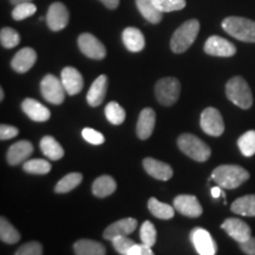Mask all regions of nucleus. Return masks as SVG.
<instances>
[{"instance_id": "obj_1", "label": "nucleus", "mask_w": 255, "mask_h": 255, "mask_svg": "<svg viewBox=\"0 0 255 255\" xmlns=\"http://www.w3.org/2000/svg\"><path fill=\"white\" fill-rule=\"evenodd\" d=\"M212 178L221 188L235 189L246 182L250 178V173L240 165L222 164L213 170Z\"/></svg>"}, {"instance_id": "obj_2", "label": "nucleus", "mask_w": 255, "mask_h": 255, "mask_svg": "<svg viewBox=\"0 0 255 255\" xmlns=\"http://www.w3.org/2000/svg\"><path fill=\"white\" fill-rule=\"evenodd\" d=\"M200 31V23L196 19L184 21L176 31L174 32L170 40L171 51L175 53H183L193 45Z\"/></svg>"}, {"instance_id": "obj_3", "label": "nucleus", "mask_w": 255, "mask_h": 255, "mask_svg": "<svg viewBox=\"0 0 255 255\" xmlns=\"http://www.w3.org/2000/svg\"><path fill=\"white\" fill-rule=\"evenodd\" d=\"M222 28L229 36L245 43H255V21L242 17L223 19Z\"/></svg>"}, {"instance_id": "obj_4", "label": "nucleus", "mask_w": 255, "mask_h": 255, "mask_svg": "<svg viewBox=\"0 0 255 255\" xmlns=\"http://www.w3.org/2000/svg\"><path fill=\"white\" fill-rule=\"evenodd\" d=\"M226 95L232 103L247 110L253 105V95L247 82L240 76L229 79L226 84Z\"/></svg>"}, {"instance_id": "obj_5", "label": "nucleus", "mask_w": 255, "mask_h": 255, "mask_svg": "<svg viewBox=\"0 0 255 255\" xmlns=\"http://www.w3.org/2000/svg\"><path fill=\"white\" fill-rule=\"evenodd\" d=\"M180 150L196 162H206L212 155V150L207 143L191 133H183L177 138Z\"/></svg>"}, {"instance_id": "obj_6", "label": "nucleus", "mask_w": 255, "mask_h": 255, "mask_svg": "<svg viewBox=\"0 0 255 255\" xmlns=\"http://www.w3.org/2000/svg\"><path fill=\"white\" fill-rule=\"evenodd\" d=\"M181 84L177 78L165 77L161 78L155 85L156 100L164 107H171L180 97Z\"/></svg>"}, {"instance_id": "obj_7", "label": "nucleus", "mask_w": 255, "mask_h": 255, "mask_svg": "<svg viewBox=\"0 0 255 255\" xmlns=\"http://www.w3.org/2000/svg\"><path fill=\"white\" fill-rule=\"evenodd\" d=\"M40 91L44 100L55 105H60L65 100V89L62 79L53 75H46L40 82Z\"/></svg>"}, {"instance_id": "obj_8", "label": "nucleus", "mask_w": 255, "mask_h": 255, "mask_svg": "<svg viewBox=\"0 0 255 255\" xmlns=\"http://www.w3.org/2000/svg\"><path fill=\"white\" fill-rule=\"evenodd\" d=\"M201 129L205 131L207 135L213 137L221 136L225 131V122L220 114V111L215 108L209 107L202 111L200 120Z\"/></svg>"}, {"instance_id": "obj_9", "label": "nucleus", "mask_w": 255, "mask_h": 255, "mask_svg": "<svg viewBox=\"0 0 255 255\" xmlns=\"http://www.w3.org/2000/svg\"><path fill=\"white\" fill-rule=\"evenodd\" d=\"M190 241L200 255H215L218 251L214 239L203 228H194L190 233Z\"/></svg>"}, {"instance_id": "obj_10", "label": "nucleus", "mask_w": 255, "mask_h": 255, "mask_svg": "<svg viewBox=\"0 0 255 255\" xmlns=\"http://www.w3.org/2000/svg\"><path fill=\"white\" fill-rule=\"evenodd\" d=\"M78 47L83 55L91 59L101 60L107 56L105 46L91 33H82L78 37Z\"/></svg>"}, {"instance_id": "obj_11", "label": "nucleus", "mask_w": 255, "mask_h": 255, "mask_svg": "<svg viewBox=\"0 0 255 255\" xmlns=\"http://www.w3.org/2000/svg\"><path fill=\"white\" fill-rule=\"evenodd\" d=\"M69 11L63 2L57 1L50 5L46 13V23L51 31H62L69 24Z\"/></svg>"}, {"instance_id": "obj_12", "label": "nucleus", "mask_w": 255, "mask_h": 255, "mask_svg": "<svg viewBox=\"0 0 255 255\" xmlns=\"http://www.w3.org/2000/svg\"><path fill=\"white\" fill-rule=\"evenodd\" d=\"M207 55L216 57H232L237 53V47L231 41L219 36H212L205 44Z\"/></svg>"}, {"instance_id": "obj_13", "label": "nucleus", "mask_w": 255, "mask_h": 255, "mask_svg": "<svg viewBox=\"0 0 255 255\" xmlns=\"http://www.w3.org/2000/svg\"><path fill=\"white\" fill-rule=\"evenodd\" d=\"M221 228L225 231L232 239L241 244L247 241L252 237V229L246 222L240 219L229 218L226 219L221 225Z\"/></svg>"}, {"instance_id": "obj_14", "label": "nucleus", "mask_w": 255, "mask_h": 255, "mask_svg": "<svg viewBox=\"0 0 255 255\" xmlns=\"http://www.w3.org/2000/svg\"><path fill=\"white\" fill-rule=\"evenodd\" d=\"M174 208L188 218H199L203 213L199 200L194 195H178L174 200Z\"/></svg>"}, {"instance_id": "obj_15", "label": "nucleus", "mask_w": 255, "mask_h": 255, "mask_svg": "<svg viewBox=\"0 0 255 255\" xmlns=\"http://www.w3.org/2000/svg\"><path fill=\"white\" fill-rule=\"evenodd\" d=\"M137 228V220L132 218H127L119 220V221L111 223L109 227L105 228L103 238L105 240H114L119 237H128Z\"/></svg>"}, {"instance_id": "obj_16", "label": "nucleus", "mask_w": 255, "mask_h": 255, "mask_svg": "<svg viewBox=\"0 0 255 255\" xmlns=\"http://www.w3.org/2000/svg\"><path fill=\"white\" fill-rule=\"evenodd\" d=\"M60 79L65 89L66 94L70 96H75L82 91L84 87V81H83V76L77 69L71 68V66H66L63 69Z\"/></svg>"}, {"instance_id": "obj_17", "label": "nucleus", "mask_w": 255, "mask_h": 255, "mask_svg": "<svg viewBox=\"0 0 255 255\" xmlns=\"http://www.w3.org/2000/svg\"><path fill=\"white\" fill-rule=\"evenodd\" d=\"M143 167H144L146 173L156 180L168 181L173 177V168L164 162L158 161V159L146 157L143 159Z\"/></svg>"}, {"instance_id": "obj_18", "label": "nucleus", "mask_w": 255, "mask_h": 255, "mask_svg": "<svg viewBox=\"0 0 255 255\" xmlns=\"http://www.w3.org/2000/svg\"><path fill=\"white\" fill-rule=\"evenodd\" d=\"M33 152V145L28 141H18L9 146L7 150V162L9 165L24 163Z\"/></svg>"}, {"instance_id": "obj_19", "label": "nucleus", "mask_w": 255, "mask_h": 255, "mask_svg": "<svg viewBox=\"0 0 255 255\" xmlns=\"http://www.w3.org/2000/svg\"><path fill=\"white\" fill-rule=\"evenodd\" d=\"M37 60V53L36 51L31 47H24L20 51L15 53L11 62V66L14 71L19 73H25L28 70L33 68L34 63Z\"/></svg>"}, {"instance_id": "obj_20", "label": "nucleus", "mask_w": 255, "mask_h": 255, "mask_svg": "<svg viewBox=\"0 0 255 255\" xmlns=\"http://www.w3.org/2000/svg\"><path fill=\"white\" fill-rule=\"evenodd\" d=\"M108 90V77L105 75H101L100 77L96 78L92 85L89 89L87 95V101L90 107L96 108L100 107L103 103L105 95Z\"/></svg>"}, {"instance_id": "obj_21", "label": "nucleus", "mask_w": 255, "mask_h": 255, "mask_svg": "<svg viewBox=\"0 0 255 255\" xmlns=\"http://www.w3.org/2000/svg\"><path fill=\"white\" fill-rule=\"evenodd\" d=\"M21 109L27 115L28 119L36 122H46L51 117L50 110L33 98H26L21 103Z\"/></svg>"}, {"instance_id": "obj_22", "label": "nucleus", "mask_w": 255, "mask_h": 255, "mask_svg": "<svg viewBox=\"0 0 255 255\" xmlns=\"http://www.w3.org/2000/svg\"><path fill=\"white\" fill-rule=\"evenodd\" d=\"M156 123V114L151 108H145L141 111L137 122V136L141 139H148L154 131Z\"/></svg>"}, {"instance_id": "obj_23", "label": "nucleus", "mask_w": 255, "mask_h": 255, "mask_svg": "<svg viewBox=\"0 0 255 255\" xmlns=\"http://www.w3.org/2000/svg\"><path fill=\"white\" fill-rule=\"evenodd\" d=\"M122 40L130 52H139L145 46L144 36L136 27H127L122 33Z\"/></svg>"}, {"instance_id": "obj_24", "label": "nucleus", "mask_w": 255, "mask_h": 255, "mask_svg": "<svg viewBox=\"0 0 255 255\" xmlns=\"http://www.w3.org/2000/svg\"><path fill=\"white\" fill-rule=\"evenodd\" d=\"M73 251L77 255H104L107 253V250L101 242L89 239H82L75 242Z\"/></svg>"}, {"instance_id": "obj_25", "label": "nucleus", "mask_w": 255, "mask_h": 255, "mask_svg": "<svg viewBox=\"0 0 255 255\" xmlns=\"http://www.w3.org/2000/svg\"><path fill=\"white\" fill-rule=\"evenodd\" d=\"M233 213L242 216H255V194L239 197L232 203Z\"/></svg>"}, {"instance_id": "obj_26", "label": "nucleus", "mask_w": 255, "mask_h": 255, "mask_svg": "<svg viewBox=\"0 0 255 255\" xmlns=\"http://www.w3.org/2000/svg\"><path fill=\"white\" fill-rule=\"evenodd\" d=\"M116 190V181L109 175L96 178L92 183V193L97 197H107Z\"/></svg>"}, {"instance_id": "obj_27", "label": "nucleus", "mask_w": 255, "mask_h": 255, "mask_svg": "<svg viewBox=\"0 0 255 255\" xmlns=\"http://www.w3.org/2000/svg\"><path fill=\"white\" fill-rule=\"evenodd\" d=\"M39 145L41 152L52 161H58L64 156L63 146L52 136H44Z\"/></svg>"}, {"instance_id": "obj_28", "label": "nucleus", "mask_w": 255, "mask_h": 255, "mask_svg": "<svg viewBox=\"0 0 255 255\" xmlns=\"http://www.w3.org/2000/svg\"><path fill=\"white\" fill-rule=\"evenodd\" d=\"M136 5L138 11L149 23L158 24L163 17V12L156 7L152 0H136Z\"/></svg>"}, {"instance_id": "obj_29", "label": "nucleus", "mask_w": 255, "mask_h": 255, "mask_svg": "<svg viewBox=\"0 0 255 255\" xmlns=\"http://www.w3.org/2000/svg\"><path fill=\"white\" fill-rule=\"evenodd\" d=\"M148 208L155 218L161 220H170L174 218L175 210L171 206L161 202L156 197H150L148 201Z\"/></svg>"}, {"instance_id": "obj_30", "label": "nucleus", "mask_w": 255, "mask_h": 255, "mask_svg": "<svg viewBox=\"0 0 255 255\" xmlns=\"http://www.w3.org/2000/svg\"><path fill=\"white\" fill-rule=\"evenodd\" d=\"M83 181V175L81 173H70L65 175L62 180L58 181L56 184L55 191L58 194H65L69 193L77 188Z\"/></svg>"}, {"instance_id": "obj_31", "label": "nucleus", "mask_w": 255, "mask_h": 255, "mask_svg": "<svg viewBox=\"0 0 255 255\" xmlns=\"http://www.w3.org/2000/svg\"><path fill=\"white\" fill-rule=\"evenodd\" d=\"M0 239L5 244H17L20 240V234L11 223L8 222L7 219L4 216L0 218Z\"/></svg>"}, {"instance_id": "obj_32", "label": "nucleus", "mask_w": 255, "mask_h": 255, "mask_svg": "<svg viewBox=\"0 0 255 255\" xmlns=\"http://www.w3.org/2000/svg\"><path fill=\"white\" fill-rule=\"evenodd\" d=\"M105 116L114 126H120L126 120V111L117 102H110L105 107Z\"/></svg>"}, {"instance_id": "obj_33", "label": "nucleus", "mask_w": 255, "mask_h": 255, "mask_svg": "<svg viewBox=\"0 0 255 255\" xmlns=\"http://www.w3.org/2000/svg\"><path fill=\"white\" fill-rule=\"evenodd\" d=\"M238 146L241 154L246 157H251L255 154V130L245 132L238 139Z\"/></svg>"}, {"instance_id": "obj_34", "label": "nucleus", "mask_w": 255, "mask_h": 255, "mask_svg": "<svg viewBox=\"0 0 255 255\" xmlns=\"http://www.w3.org/2000/svg\"><path fill=\"white\" fill-rule=\"evenodd\" d=\"M23 169L24 171H26L28 174L45 175L47 173H50L51 164L50 162L45 161V159L33 158V159H28V161H25Z\"/></svg>"}, {"instance_id": "obj_35", "label": "nucleus", "mask_w": 255, "mask_h": 255, "mask_svg": "<svg viewBox=\"0 0 255 255\" xmlns=\"http://www.w3.org/2000/svg\"><path fill=\"white\" fill-rule=\"evenodd\" d=\"M0 43L5 49H13L20 43V36L13 28L2 27L0 31Z\"/></svg>"}, {"instance_id": "obj_36", "label": "nucleus", "mask_w": 255, "mask_h": 255, "mask_svg": "<svg viewBox=\"0 0 255 255\" xmlns=\"http://www.w3.org/2000/svg\"><path fill=\"white\" fill-rule=\"evenodd\" d=\"M36 11H37L36 5L32 4L31 1L30 2H21V4L14 5L13 11H12V18L17 21L24 20V19L33 15L34 13H36Z\"/></svg>"}, {"instance_id": "obj_37", "label": "nucleus", "mask_w": 255, "mask_h": 255, "mask_svg": "<svg viewBox=\"0 0 255 255\" xmlns=\"http://www.w3.org/2000/svg\"><path fill=\"white\" fill-rule=\"evenodd\" d=\"M139 237H141L142 244L148 245L152 247L156 244V239H157V232H156L155 226L150 221L143 222L141 226V232H139Z\"/></svg>"}, {"instance_id": "obj_38", "label": "nucleus", "mask_w": 255, "mask_h": 255, "mask_svg": "<svg viewBox=\"0 0 255 255\" xmlns=\"http://www.w3.org/2000/svg\"><path fill=\"white\" fill-rule=\"evenodd\" d=\"M156 7L159 11L167 13V12L180 11L186 7V0H152Z\"/></svg>"}, {"instance_id": "obj_39", "label": "nucleus", "mask_w": 255, "mask_h": 255, "mask_svg": "<svg viewBox=\"0 0 255 255\" xmlns=\"http://www.w3.org/2000/svg\"><path fill=\"white\" fill-rule=\"evenodd\" d=\"M44 253L43 246L38 241H30L20 246L15 252V255H41Z\"/></svg>"}, {"instance_id": "obj_40", "label": "nucleus", "mask_w": 255, "mask_h": 255, "mask_svg": "<svg viewBox=\"0 0 255 255\" xmlns=\"http://www.w3.org/2000/svg\"><path fill=\"white\" fill-rule=\"evenodd\" d=\"M82 136L85 141L90 143V144H94V145L103 144L105 141L103 133L97 131V130L92 129V128H84L82 131Z\"/></svg>"}, {"instance_id": "obj_41", "label": "nucleus", "mask_w": 255, "mask_h": 255, "mask_svg": "<svg viewBox=\"0 0 255 255\" xmlns=\"http://www.w3.org/2000/svg\"><path fill=\"white\" fill-rule=\"evenodd\" d=\"M111 242H113V246L115 250L117 251V253L122 255H127L128 251H129L130 248L136 244L135 241L131 240V239H129L128 237L115 238L114 240H111Z\"/></svg>"}, {"instance_id": "obj_42", "label": "nucleus", "mask_w": 255, "mask_h": 255, "mask_svg": "<svg viewBox=\"0 0 255 255\" xmlns=\"http://www.w3.org/2000/svg\"><path fill=\"white\" fill-rule=\"evenodd\" d=\"M19 133V130L15 127L6 126V124H1L0 126V139L5 141V139H11L15 137Z\"/></svg>"}, {"instance_id": "obj_43", "label": "nucleus", "mask_w": 255, "mask_h": 255, "mask_svg": "<svg viewBox=\"0 0 255 255\" xmlns=\"http://www.w3.org/2000/svg\"><path fill=\"white\" fill-rule=\"evenodd\" d=\"M152 254H154V252H152L150 246H148V245L145 244H142V245L135 244L129 251H128L127 255H152Z\"/></svg>"}, {"instance_id": "obj_44", "label": "nucleus", "mask_w": 255, "mask_h": 255, "mask_svg": "<svg viewBox=\"0 0 255 255\" xmlns=\"http://www.w3.org/2000/svg\"><path fill=\"white\" fill-rule=\"evenodd\" d=\"M240 250L244 252L245 254L248 255H255V238H250L247 241L241 242Z\"/></svg>"}, {"instance_id": "obj_45", "label": "nucleus", "mask_w": 255, "mask_h": 255, "mask_svg": "<svg viewBox=\"0 0 255 255\" xmlns=\"http://www.w3.org/2000/svg\"><path fill=\"white\" fill-rule=\"evenodd\" d=\"M100 1L103 2V4L110 9L117 8L120 5V0H100Z\"/></svg>"}, {"instance_id": "obj_46", "label": "nucleus", "mask_w": 255, "mask_h": 255, "mask_svg": "<svg viewBox=\"0 0 255 255\" xmlns=\"http://www.w3.org/2000/svg\"><path fill=\"white\" fill-rule=\"evenodd\" d=\"M222 193H223V191L221 190V187H220V186L212 188V196L214 197V199H219V197L222 195Z\"/></svg>"}, {"instance_id": "obj_47", "label": "nucleus", "mask_w": 255, "mask_h": 255, "mask_svg": "<svg viewBox=\"0 0 255 255\" xmlns=\"http://www.w3.org/2000/svg\"><path fill=\"white\" fill-rule=\"evenodd\" d=\"M9 1H11V4L18 5V4H21V2H30L32 0H9Z\"/></svg>"}, {"instance_id": "obj_48", "label": "nucleus", "mask_w": 255, "mask_h": 255, "mask_svg": "<svg viewBox=\"0 0 255 255\" xmlns=\"http://www.w3.org/2000/svg\"><path fill=\"white\" fill-rule=\"evenodd\" d=\"M4 100V90L2 89H0V101Z\"/></svg>"}]
</instances>
